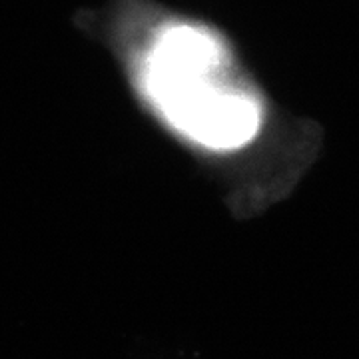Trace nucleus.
<instances>
[{
  "label": "nucleus",
  "instance_id": "1",
  "mask_svg": "<svg viewBox=\"0 0 359 359\" xmlns=\"http://www.w3.org/2000/svg\"><path fill=\"white\" fill-rule=\"evenodd\" d=\"M142 82L168 124L212 150H233L256 136L262 108L240 82L226 40L200 20L146 13Z\"/></svg>",
  "mask_w": 359,
  "mask_h": 359
}]
</instances>
